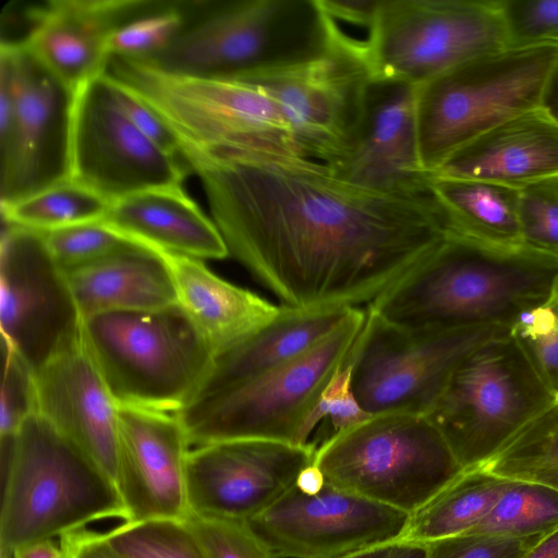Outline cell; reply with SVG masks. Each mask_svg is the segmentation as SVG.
Wrapping results in <instances>:
<instances>
[{
	"label": "cell",
	"mask_w": 558,
	"mask_h": 558,
	"mask_svg": "<svg viewBox=\"0 0 558 558\" xmlns=\"http://www.w3.org/2000/svg\"><path fill=\"white\" fill-rule=\"evenodd\" d=\"M556 401L509 329L459 363L426 415L466 470L484 464Z\"/></svg>",
	"instance_id": "obj_10"
},
{
	"label": "cell",
	"mask_w": 558,
	"mask_h": 558,
	"mask_svg": "<svg viewBox=\"0 0 558 558\" xmlns=\"http://www.w3.org/2000/svg\"><path fill=\"white\" fill-rule=\"evenodd\" d=\"M3 379L0 403V435H14L37 412L36 378L33 368L3 344Z\"/></svg>",
	"instance_id": "obj_40"
},
{
	"label": "cell",
	"mask_w": 558,
	"mask_h": 558,
	"mask_svg": "<svg viewBox=\"0 0 558 558\" xmlns=\"http://www.w3.org/2000/svg\"><path fill=\"white\" fill-rule=\"evenodd\" d=\"M350 308L302 311L281 305L276 319L215 356L193 401L247 383L292 361L329 335Z\"/></svg>",
	"instance_id": "obj_27"
},
{
	"label": "cell",
	"mask_w": 558,
	"mask_h": 558,
	"mask_svg": "<svg viewBox=\"0 0 558 558\" xmlns=\"http://www.w3.org/2000/svg\"><path fill=\"white\" fill-rule=\"evenodd\" d=\"M35 378L37 413L116 483L119 405L83 344L49 362Z\"/></svg>",
	"instance_id": "obj_22"
},
{
	"label": "cell",
	"mask_w": 558,
	"mask_h": 558,
	"mask_svg": "<svg viewBox=\"0 0 558 558\" xmlns=\"http://www.w3.org/2000/svg\"><path fill=\"white\" fill-rule=\"evenodd\" d=\"M509 329H412L392 324L366 307L365 324L350 356L355 397L371 415L427 414L459 363Z\"/></svg>",
	"instance_id": "obj_13"
},
{
	"label": "cell",
	"mask_w": 558,
	"mask_h": 558,
	"mask_svg": "<svg viewBox=\"0 0 558 558\" xmlns=\"http://www.w3.org/2000/svg\"><path fill=\"white\" fill-rule=\"evenodd\" d=\"M12 558H65L63 550L51 539L33 542L20 546Z\"/></svg>",
	"instance_id": "obj_46"
},
{
	"label": "cell",
	"mask_w": 558,
	"mask_h": 558,
	"mask_svg": "<svg viewBox=\"0 0 558 558\" xmlns=\"http://www.w3.org/2000/svg\"><path fill=\"white\" fill-rule=\"evenodd\" d=\"M124 239L197 259H222L227 245L210 220L180 187L143 191L111 203L100 221Z\"/></svg>",
	"instance_id": "obj_24"
},
{
	"label": "cell",
	"mask_w": 558,
	"mask_h": 558,
	"mask_svg": "<svg viewBox=\"0 0 558 558\" xmlns=\"http://www.w3.org/2000/svg\"><path fill=\"white\" fill-rule=\"evenodd\" d=\"M451 233L497 246L523 245L518 206L520 190L469 179L429 175Z\"/></svg>",
	"instance_id": "obj_28"
},
{
	"label": "cell",
	"mask_w": 558,
	"mask_h": 558,
	"mask_svg": "<svg viewBox=\"0 0 558 558\" xmlns=\"http://www.w3.org/2000/svg\"><path fill=\"white\" fill-rule=\"evenodd\" d=\"M44 233L51 255L65 272L102 259L131 243L100 221Z\"/></svg>",
	"instance_id": "obj_36"
},
{
	"label": "cell",
	"mask_w": 558,
	"mask_h": 558,
	"mask_svg": "<svg viewBox=\"0 0 558 558\" xmlns=\"http://www.w3.org/2000/svg\"><path fill=\"white\" fill-rule=\"evenodd\" d=\"M343 36L319 0H193L180 35L141 62L179 75L246 77L310 61Z\"/></svg>",
	"instance_id": "obj_3"
},
{
	"label": "cell",
	"mask_w": 558,
	"mask_h": 558,
	"mask_svg": "<svg viewBox=\"0 0 558 558\" xmlns=\"http://www.w3.org/2000/svg\"><path fill=\"white\" fill-rule=\"evenodd\" d=\"M541 108L558 124V62L547 81Z\"/></svg>",
	"instance_id": "obj_48"
},
{
	"label": "cell",
	"mask_w": 558,
	"mask_h": 558,
	"mask_svg": "<svg viewBox=\"0 0 558 558\" xmlns=\"http://www.w3.org/2000/svg\"><path fill=\"white\" fill-rule=\"evenodd\" d=\"M190 448L175 414L119 407L116 485L128 514L126 522L183 520L187 515Z\"/></svg>",
	"instance_id": "obj_19"
},
{
	"label": "cell",
	"mask_w": 558,
	"mask_h": 558,
	"mask_svg": "<svg viewBox=\"0 0 558 558\" xmlns=\"http://www.w3.org/2000/svg\"><path fill=\"white\" fill-rule=\"evenodd\" d=\"M543 535H458L426 543V558H522Z\"/></svg>",
	"instance_id": "obj_42"
},
{
	"label": "cell",
	"mask_w": 558,
	"mask_h": 558,
	"mask_svg": "<svg viewBox=\"0 0 558 558\" xmlns=\"http://www.w3.org/2000/svg\"><path fill=\"white\" fill-rule=\"evenodd\" d=\"M558 526V490L509 481L493 509L469 533L531 536L546 534Z\"/></svg>",
	"instance_id": "obj_32"
},
{
	"label": "cell",
	"mask_w": 558,
	"mask_h": 558,
	"mask_svg": "<svg viewBox=\"0 0 558 558\" xmlns=\"http://www.w3.org/2000/svg\"><path fill=\"white\" fill-rule=\"evenodd\" d=\"M66 275L83 318L178 304L172 275L161 253L134 242Z\"/></svg>",
	"instance_id": "obj_26"
},
{
	"label": "cell",
	"mask_w": 558,
	"mask_h": 558,
	"mask_svg": "<svg viewBox=\"0 0 558 558\" xmlns=\"http://www.w3.org/2000/svg\"><path fill=\"white\" fill-rule=\"evenodd\" d=\"M410 515L325 481L311 492L294 484L246 523L275 558H342L401 541Z\"/></svg>",
	"instance_id": "obj_17"
},
{
	"label": "cell",
	"mask_w": 558,
	"mask_h": 558,
	"mask_svg": "<svg viewBox=\"0 0 558 558\" xmlns=\"http://www.w3.org/2000/svg\"><path fill=\"white\" fill-rule=\"evenodd\" d=\"M369 416L371 414L361 407L353 391L349 357L323 392L317 413L323 432L311 442L317 448L333 435L355 426Z\"/></svg>",
	"instance_id": "obj_41"
},
{
	"label": "cell",
	"mask_w": 558,
	"mask_h": 558,
	"mask_svg": "<svg viewBox=\"0 0 558 558\" xmlns=\"http://www.w3.org/2000/svg\"><path fill=\"white\" fill-rule=\"evenodd\" d=\"M558 256L450 233L413 271L366 306L412 329L510 327L555 298Z\"/></svg>",
	"instance_id": "obj_2"
},
{
	"label": "cell",
	"mask_w": 558,
	"mask_h": 558,
	"mask_svg": "<svg viewBox=\"0 0 558 558\" xmlns=\"http://www.w3.org/2000/svg\"><path fill=\"white\" fill-rule=\"evenodd\" d=\"M478 468L502 480L558 490V401Z\"/></svg>",
	"instance_id": "obj_30"
},
{
	"label": "cell",
	"mask_w": 558,
	"mask_h": 558,
	"mask_svg": "<svg viewBox=\"0 0 558 558\" xmlns=\"http://www.w3.org/2000/svg\"><path fill=\"white\" fill-rule=\"evenodd\" d=\"M111 203L70 179L1 206L3 221L40 232L101 221Z\"/></svg>",
	"instance_id": "obj_31"
},
{
	"label": "cell",
	"mask_w": 558,
	"mask_h": 558,
	"mask_svg": "<svg viewBox=\"0 0 558 558\" xmlns=\"http://www.w3.org/2000/svg\"><path fill=\"white\" fill-rule=\"evenodd\" d=\"M82 344L119 407L173 414L196 397L215 359L179 304L84 318Z\"/></svg>",
	"instance_id": "obj_6"
},
{
	"label": "cell",
	"mask_w": 558,
	"mask_h": 558,
	"mask_svg": "<svg viewBox=\"0 0 558 558\" xmlns=\"http://www.w3.org/2000/svg\"><path fill=\"white\" fill-rule=\"evenodd\" d=\"M229 255L302 311L368 306L451 233L430 186L388 193L268 150L190 149Z\"/></svg>",
	"instance_id": "obj_1"
},
{
	"label": "cell",
	"mask_w": 558,
	"mask_h": 558,
	"mask_svg": "<svg viewBox=\"0 0 558 558\" xmlns=\"http://www.w3.org/2000/svg\"><path fill=\"white\" fill-rule=\"evenodd\" d=\"M507 48L558 44V0H499Z\"/></svg>",
	"instance_id": "obj_39"
},
{
	"label": "cell",
	"mask_w": 558,
	"mask_h": 558,
	"mask_svg": "<svg viewBox=\"0 0 558 558\" xmlns=\"http://www.w3.org/2000/svg\"><path fill=\"white\" fill-rule=\"evenodd\" d=\"M522 558H558V526L544 534Z\"/></svg>",
	"instance_id": "obj_47"
},
{
	"label": "cell",
	"mask_w": 558,
	"mask_h": 558,
	"mask_svg": "<svg viewBox=\"0 0 558 558\" xmlns=\"http://www.w3.org/2000/svg\"><path fill=\"white\" fill-rule=\"evenodd\" d=\"M191 1H162L121 25L111 36V56L146 60L168 48L182 32Z\"/></svg>",
	"instance_id": "obj_34"
},
{
	"label": "cell",
	"mask_w": 558,
	"mask_h": 558,
	"mask_svg": "<svg viewBox=\"0 0 558 558\" xmlns=\"http://www.w3.org/2000/svg\"><path fill=\"white\" fill-rule=\"evenodd\" d=\"M104 534L124 558H205L194 533L180 519L124 521Z\"/></svg>",
	"instance_id": "obj_33"
},
{
	"label": "cell",
	"mask_w": 558,
	"mask_h": 558,
	"mask_svg": "<svg viewBox=\"0 0 558 558\" xmlns=\"http://www.w3.org/2000/svg\"><path fill=\"white\" fill-rule=\"evenodd\" d=\"M326 482L412 514L464 469L426 414L385 412L316 448Z\"/></svg>",
	"instance_id": "obj_9"
},
{
	"label": "cell",
	"mask_w": 558,
	"mask_h": 558,
	"mask_svg": "<svg viewBox=\"0 0 558 558\" xmlns=\"http://www.w3.org/2000/svg\"><path fill=\"white\" fill-rule=\"evenodd\" d=\"M518 220L524 246L558 256V179L520 190Z\"/></svg>",
	"instance_id": "obj_37"
},
{
	"label": "cell",
	"mask_w": 558,
	"mask_h": 558,
	"mask_svg": "<svg viewBox=\"0 0 558 558\" xmlns=\"http://www.w3.org/2000/svg\"><path fill=\"white\" fill-rule=\"evenodd\" d=\"M365 319L366 310L352 307L329 335L292 361L192 401L175 414L191 447L232 439L310 444L323 392L350 357Z\"/></svg>",
	"instance_id": "obj_5"
},
{
	"label": "cell",
	"mask_w": 558,
	"mask_h": 558,
	"mask_svg": "<svg viewBox=\"0 0 558 558\" xmlns=\"http://www.w3.org/2000/svg\"><path fill=\"white\" fill-rule=\"evenodd\" d=\"M0 558L93 521L128 514L114 481L39 413L1 437Z\"/></svg>",
	"instance_id": "obj_4"
},
{
	"label": "cell",
	"mask_w": 558,
	"mask_h": 558,
	"mask_svg": "<svg viewBox=\"0 0 558 558\" xmlns=\"http://www.w3.org/2000/svg\"><path fill=\"white\" fill-rule=\"evenodd\" d=\"M505 48L499 0H383L365 38L375 78L415 86Z\"/></svg>",
	"instance_id": "obj_12"
},
{
	"label": "cell",
	"mask_w": 558,
	"mask_h": 558,
	"mask_svg": "<svg viewBox=\"0 0 558 558\" xmlns=\"http://www.w3.org/2000/svg\"><path fill=\"white\" fill-rule=\"evenodd\" d=\"M162 150L124 116L101 74L75 96L71 179L109 203L153 189L180 187L190 166Z\"/></svg>",
	"instance_id": "obj_16"
},
{
	"label": "cell",
	"mask_w": 558,
	"mask_h": 558,
	"mask_svg": "<svg viewBox=\"0 0 558 558\" xmlns=\"http://www.w3.org/2000/svg\"><path fill=\"white\" fill-rule=\"evenodd\" d=\"M558 44L505 48L416 86L420 161L429 175L453 153L508 120L541 109Z\"/></svg>",
	"instance_id": "obj_7"
},
{
	"label": "cell",
	"mask_w": 558,
	"mask_h": 558,
	"mask_svg": "<svg viewBox=\"0 0 558 558\" xmlns=\"http://www.w3.org/2000/svg\"><path fill=\"white\" fill-rule=\"evenodd\" d=\"M84 318L45 233L7 225L0 243L3 344L36 373L82 343Z\"/></svg>",
	"instance_id": "obj_15"
},
{
	"label": "cell",
	"mask_w": 558,
	"mask_h": 558,
	"mask_svg": "<svg viewBox=\"0 0 558 558\" xmlns=\"http://www.w3.org/2000/svg\"><path fill=\"white\" fill-rule=\"evenodd\" d=\"M104 75L110 83L119 108L134 126L169 155L182 157L180 142L163 120L119 83Z\"/></svg>",
	"instance_id": "obj_43"
},
{
	"label": "cell",
	"mask_w": 558,
	"mask_h": 558,
	"mask_svg": "<svg viewBox=\"0 0 558 558\" xmlns=\"http://www.w3.org/2000/svg\"><path fill=\"white\" fill-rule=\"evenodd\" d=\"M159 0H48L25 10L17 40L50 72L77 92L104 74L113 33Z\"/></svg>",
	"instance_id": "obj_21"
},
{
	"label": "cell",
	"mask_w": 558,
	"mask_h": 558,
	"mask_svg": "<svg viewBox=\"0 0 558 558\" xmlns=\"http://www.w3.org/2000/svg\"><path fill=\"white\" fill-rule=\"evenodd\" d=\"M383 0H319L324 11L337 23L371 29ZM367 36V35H366Z\"/></svg>",
	"instance_id": "obj_45"
},
{
	"label": "cell",
	"mask_w": 558,
	"mask_h": 558,
	"mask_svg": "<svg viewBox=\"0 0 558 558\" xmlns=\"http://www.w3.org/2000/svg\"><path fill=\"white\" fill-rule=\"evenodd\" d=\"M239 78L254 81L270 94L303 157L331 166L356 140L375 77L364 40L345 34L310 61Z\"/></svg>",
	"instance_id": "obj_14"
},
{
	"label": "cell",
	"mask_w": 558,
	"mask_h": 558,
	"mask_svg": "<svg viewBox=\"0 0 558 558\" xmlns=\"http://www.w3.org/2000/svg\"><path fill=\"white\" fill-rule=\"evenodd\" d=\"M429 175L518 190L558 179V124L542 108L523 113L468 143Z\"/></svg>",
	"instance_id": "obj_23"
},
{
	"label": "cell",
	"mask_w": 558,
	"mask_h": 558,
	"mask_svg": "<svg viewBox=\"0 0 558 558\" xmlns=\"http://www.w3.org/2000/svg\"><path fill=\"white\" fill-rule=\"evenodd\" d=\"M557 401H558V399H557Z\"/></svg>",
	"instance_id": "obj_52"
},
{
	"label": "cell",
	"mask_w": 558,
	"mask_h": 558,
	"mask_svg": "<svg viewBox=\"0 0 558 558\" xmlns=\"http://www.w3.org/2000/svg\"><path fill=\"white\" fill-rule=\"evenodd\" d=\"M395 543L372 547L342 558H388Z\"/></svg>",
	"instance_id": "obj_50"
},
{
	"label": "cell",
	"mask_w": 558,
	"mask_h": 558,
	"mask_svg": "<svg viewBox=\"0 0 558 558\" xmlns=\"http://www.w3.org/2000/svg\"><path fill=\"white\" fill-rule=\"evenodd\" d=\"M510 333L558 399V299L522 313Z\"/></svg>",
	"instance_id": "obj_35"
},
{
	"label": "cell",
	"mask_w": 558,
	"mask_h": 558,
	"mask_svg": "<svg viewBox=\"0 0 558 558\" xmlns=\"http://www.w3.org/2000/svg\"><path fill=\"white\" fill-rule=\"evenodd\" d=\"M426 544L417 542L399 541L392 545L388 558H426Z\"/></svg>",
	"instance_id": "obj_49"
},
{
	"label": "cell",
	"mask_w": 558,
	"mask_h": 558,
	"mask_svg": "<svg viewBox=\"0 0 558 558\" xmlns=\"http://www.w3.org/2000/svg\"><path fill=\"white\" fill-rule=\"evenodd\" d=\"M509 484L480 468L463 470L410 515L401 541L430 543L464 535L493 509Z\"/></svg>",
	"instance_id": "obj_29"
},
{
	"label": "cell",
	"mask_w": 558,
	"mask_h": 558,
	"mask_svg": "<svg viewBox=\"0 0 558 558\" xmlns=\"http://www.w3.org/2000/svg\"><path fill=\"white\" fill-rule=\"evenodd\" d=\"M75 96L24 45L1 40V206L71 179Z\"/></svg>",
	"instance_id": "obj_11"
},
{
	"label": "cell",
	"mask_w": 558,
	"mask_h": 558,
	"mask_svg": "<svg viewBox=\"0 0 558 558\" xmlns=\"http://www.w3.org/2000/svg\"><path fill=\"white\" fill-rule=\"evenodd\" d=\"M328 167L344 181L367 190L415 193L428 189L429 175L418 153L416 86L374 78L353 146Z\"/></svg>",
	"instance_id": "obj_20"
},
{
	"label": "cell",
	"mask_w": 558,
	"mask_h": 558,
	"mask_svg": "<svg viewBox=\"0 0 558 558\" xmlns=\"http://www.w3.org/2000/svg\"><path fill=\"white\" fill-rule=\"evenodd\" d=\"M104 73L163 120L181 154L239 148L302 156L277 102L254 81L172 74L117 56Z\"/></svg>",
	"instance_id": "obj_8"
},
{
	"label": "cell",
	"mask_w": 558,
	"mask_h": 558,
	"mask_svg": "<svg viewBox=\"0 0 558 558\" xmlns=\"http://www.w3.org/2000/svg\"><path fill=\"white\" fill-rule=\"evenodd\" d=\"M555 298H556V299H558V289H557V292H556V294H555Z\"/></svg>",
	"instance_id": "obj_51"
},
{
	"label": "cell",
	"mask_w": 558,
	"mask_h": 558,
	"mask_svg": "<svg viewBox=\"0 0 558 558\" xmlns=\"http://www.w3.org/2000/svg\"><path fill=\"white\" fill-rule=\"evenodd\" d=\"M205 558H275L246 521L189 512L183 519Z\"/></svg>",
	"instance_id": "obj_38"
},
{
	"label": "cell",
	"mask_w": 558,
	"mask_h": 558,
	"mask_svg": "<svg viewBox=\"0 0 558 558\" xmlns=\"http://www.w3.org/2000/svg\"><path fill=\"white\" fill-rule=\"evenodd\" d=\"M158 252L171 271L178 304L204 336L215 356L279 316L280 304L220 278L202 259Z\"/></svg>",
	"instance_id": "obj_25"
},
{
	"label": "cell",
	"mask_w": 558,
	"mask_h": 558,
	"mask_svg": "<svg viewBox=\"0 0 558 558\" xmlns=\"http://www.w3.org/2000/svg\"><path fill=\"white\" fill-rule=\"evenodd\" d=\"M60 547L65 558H124L105 537L86 527L60 536Z\"/></svg>",
	"instance_id": "obj_44"
},
{
	"label": "cell",
	"mask_w": 558,
	"mask_h": 558,
	"mask_svg": "<svg viewBox=\"0 0 558 558\" xmlns=\"http://www.w3.org/2000/svg\"><path fill=\"white\" fill-rule=\"evenodd\" d=\"M315 446L232 439L190 450L189 512L248 521L280 499L313 464Z\"/></svg>",
	"instance_id": "obj_18"
}]
</instances>
